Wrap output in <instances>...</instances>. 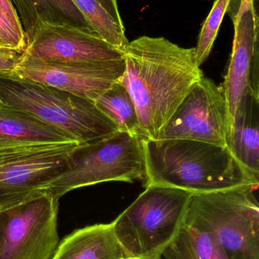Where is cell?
Segmentation results:
<instances>
[{"mask_svg":"<svg viewBox=\"0 0 259 259\" xmlns=\"http://www.w3.org/2000/svg\"><path fill=\"white\" fill-rule=\"evenodd\" d=\"M191 194L173 187H146L112 222L125 257L161 259L183 224Z\"/></svg>","mask_w":259,"mask_h":259,"instance_id":"5","label":"cell"},{"mask_svg":"<svg viewBox=\"0 0 259 259\" xmlns=\"http://www.w3.org/2000/svg\"><path fill=\"white\" fill-rule=\"evenodd\" d=\"M0 106L26 114L85 144L119 131L94 100L11 72H0Z\"/></svg>","mask_w":259,"mask_h":259,"instance_id":"3","label":"cell"},{"mask_svg":"<svg viewBox=\"0 0 259 259\" xmlns=\"http://www.w3.org/2000/svg\"><path fill=\"white\" fill-rule=\"evenodd\" d=\"M162 255L165 259H230L211 236L184 223Z\"/></svg>","mask_w":259,"mask_h":259,"instance_id":"16","label":"cell"},{"mask_svg":"<svg viewBox=\"0 0 259 259\" xmlns=\"http://www.w3.org/2000/svg\"><path fill=\"white\" fill-rule=\"evenodd\" d=\"M231 2V0H215L209 15L204 22L196 47V63L199 67L205 63L211 54L220 24Z\"/></svg>","mask_w":259,"mask_h":259,"instance_id":"20","label":"cell"},{"mask_svg":"<svg viewBox=\"0 0 259 259\" xmlns=\"http://www.w3.org/2000/svg\"><path fill=\"white\" fill-rule=\"evenodd\" d=\"M23 53L12 50H0V72H11Z\"/></svg>","mask_w":259,"mask_h":259,"instance_id":"23","label":"cell"},{"mask_svg":"<svg viewBox=\"0 0 259 259\" xmlns=\"http://www.w3.org/2000/svg\"><path fill=\"white\" fill-rule=\"evenodd\" d=\"M68 141L76 140L62 131L26 114L0 106V146L17 143Z\"/></svg>","mask_w":259,"mask_h":259,"instance_id":"15","label":"cell"},{"mask_svg":"<svg viewBox=\"0 0 259 259\" xmlns=\"http://www.w3.org/2000/svg\"><path fill=\"white\" fill-rule=\"evenodd\" d=\"M0 47H3V48H7V49H10L9 48V47H6V46L3 44V41H2L1 38H0ZM10 50H12V49H10Z\"/></svg>","mask_w":259,"mask_h":259,"instance_id":"26","label":"cell"},{"mask_svg":"<svg viewBox=\"0 0 259 259\" xmlns=\"http://www.w3.org/2000/svg\"><path fill=\"white\" fill-rule=\"evenodd\" d=\"M103 8L109 12V15L119 22H123L117 0H97Z\"/></svg>","mask_w":259,"mask_h":259,"instance_id":"25","label":"cell"},{"mask_svg":"<svg viewBox=\"0 0 259 259\" xmlns=\"http://www.w3.org/2000/svg\"><path fill=\"white\" fill-rule=\"evenodd\" d=\"M142 148L145 188L161 186L202 193L258 187V178L228 147L196 140L144 138Z\"/></svg>","mask_w":259,"mask_h":259,"instance_id":"2","label":"cell"},{"mask_svg":"<svg viewBox=\"0 0 259 259\" xmlns=\"http://www.w3.org/2000/svg\"><path fill=\"white\" fill-rule=\"evenodd\" d=\"M59 199L48 192L0 210V259H52L59 244Z\"/></svg>","mask_w":259,"mask_h":259,"instance_id":"8","label":"cell"},{"mask_svg":"<svg viewBox=\"0 0 259 259\" xmlns=\"http://www.w3.org/2000/svg\"><path fill=\"white\" fill-rule=\"evenodd\" d=\"M124 71V58L98 62H49L24 53L11 73L94 101L121 81Z\"/></svg>","mask_w":259,"mask_h":259,"instance_id":"10","label":"cell"},{"mask_svg":"<svg viewBox=\"0 0 259 259\" xmlns=\"http://www.w3.org/2000/svg\"><path fill=\"white\" fill-rule=\"evenodd\" d=\"M256 189L242 187L192 193L183 223L211 236L230 259H259Z\"/></svg>","mask_w":259,"mask_h":259,"instance_id":"4","label":"cell"},{"mask_svg":"<svg viewBox=\"0 0 259 259\" xmlns=\"http://www.w3.org/2000/svg\"><path fill=\"white\" fill-rule=\"evenodd\" d=\"M94 103L117 125L119 131L144 138L133 100L121 82H117L100 94Z\"/></svg>","mask_w":259,"mask_h":259,"instance_id":"17","label":"cell"},{"mask_svg":"<svg viewBox=\"0 0 259 259\" xmlns=\"http://www.w3.org/2000/svg\"><path fill=\"white\" fill-rule=\"evenodd\" d=\"M228 134L229 115L223 90L204 76L179 105L158 140H196L228 147Z\"/></svg>","mask_w":259,"mask_h":259,"instance_id":"9","label":"cell"},{"mask_svg":"<svg viewBox=\"0 0 259 259\" xmlns=\"http://www.w3.org/2000/svg\"><path fill=\"white\" fill-rule=\"evenodd\" d=\"M0 38L6 47L24 53L27 47V39L24 33L18 32L0 11Z\"/></svg>","mask_w":259,"mask_h":259,"instance_id":"22","label":"cell"},{"mask_svg":"<svg viewBox=\"0 0 259 259\" xmlns=\"http://www.w3.org/2000/svg\"><path fill=\"white\" fill-rule=\"evenodd\" d=\"M234 158L259 178V97L248 91L238 104L228 137Z\"/></svg>","mask_w":259,"mask_h":259,"instance_id":"13","label":"cell"},{"mask_svg":"<svg viewBox=\"0 0 259 259\" xmlns=\"http://www.w3.org/2000/svg\"><path fill=\"white\" fill-rule=\"evenodd\" d=\"M120 259H143L141 258H135V257H123V258Z\"/></svg>","mask_w":259,"mask_h":259,"instance_id":"27","label":"cell"},{"mask_svg":"<svg viewBox=\"0 0 259 259\" xmlns=\"http://www.w3.org/2000/svg\"><path fill=\"white\" fill-rule=\"evenodd\" d=\"M121 83L130 94L144 138L158 140L172 115L204 77L196 47L183 48L159 36H142L123 50Z\"/></svg>","mask_w":259,"mask_h":259,"instance_id":"1","label":"cell"},{"mask_svg":"<svg viewBox=\"0 0 259 259\" xmlns=\"http://www.w3.org/2000/svg\"><path fill=\"white\" fill-rule=\"evenodd\" d=\"M125 257L112 223L97 224L73 231L59 242L52 259H120Z\"/></svg>","mask_w":259,"mask_h":259,"instance_id":"14","label":"cell"},{"mask_svg":"<svg viewBox=\"0 0 259 259\" xmlns=\"http://www.w3.org/2000/svg\"><path fill=\"white\" fill-rule=\"evenodd\" d=\"M227 12L234 29L231 61L221 86L229 115V137L242 97L248 91L259 97V26L255 0H231Z\"/></svg>","mask_w":259,"mask_h":259,"instance_id":"11","label":"cell"},{"mask_svg":"<svg viewBox=\"0 0 259 259\" xmlns=\"http://www.w3.org/2000/svg\"><path fill=\"white\" fill-rule=\"evenodd\" d=\"M34 3L40 23L92 29L72 0H34Z\"/></svg>","mask_w":259,"mask_h":259,"instance_id":"19","label":"cell"},{"mask_svg":"<svg viewBox=\"0 0 259 259\" xmlns=\"http://www.w3.org/2000/svg\"><path fill=\"white\" fill-rule=\"evenodd\" d=\"M22 27L27 39V45L33 38L40 24L35 7L34 0H11Z\"/></svg>","mask_w":259,"mask_h":259,"instance_id":"21","label":"cell"},{"mask_svg":"<svg viewBox=\"0 0 259 259\" xmlns=\"http://www.w3.org/2000/svg\"><path fill=\"white\" fill-rule=\"evenodd\" d=\"M117 131L106 138L83 144L72 154L66 169L42 187L59 199L65 193L109 181L144 182L142 140Z\"/></svg>","mask_w":259,"mask_h":259,"instance_id":"6","label":"cell"},{"mask_svg":"<svg viewBox=\"0 0 259 259\" xmlns=\"http://www.w3.org/2000/svg\"><path fill=\"white\" fill-rule=\"evenodd\" d=\"M91 28L109 44L123 51L129 44L123 22L114 19L97 0H72Z\"/></svg>","mask_w":259,"mask_h":259,"instance_id":"18","label":"cell"},{"mask_svg":"<svg viewBox=\"0 0 259 259\" xmlns=\"http://www.w3.org/2000/svg\"><path fill=\"white\" fill-rule=\"evenodd\" d=\"M0 11L18 32L24 34L18 14L11 0H0Z\"/></svg>","mask_w":259,"mask_h":259,"instance_id":"24","label":"cell"},{"mask_svg":"<svg viewBox=\"0 0 259 259\" xmlns=\"http://www.w3.org/2000/svg\"><path fill=\"white\" fill-rule=\"evenodd\" d=\"M76 141L24 143L0 146V210L30 199L66 169Z\"/></svg>","mask_w":259,"mask_h":259,"instance_id":"7","label":"cell"},{"mask_svg":"<svg viewBox=\"0 0 259 259\" xmlns=\"http://www.w3.org/2000/svg\"><path fill=\"white\" fill-rule=\"evenodd\" d=\"M24 53L41 60L98 62L123 59L120 49L92 29L41 22Z\"/></svg>","mask_w":259,"mask_h":259,"instance_id":"12","label":"cell"},{"mask_svg":"<svg viewBox=\"0 0 259 259\" xmlns=\"http://www.w3.org/2000/svg\"><path fill=\"white\" fill-rule=\"evenodd\" d=\"M0 50H10V49L3 48V47H0Z\"/></svg>","mask_w":259,"mask_h":259,"instance_id":"28","label":"cell"}]
</instances>
